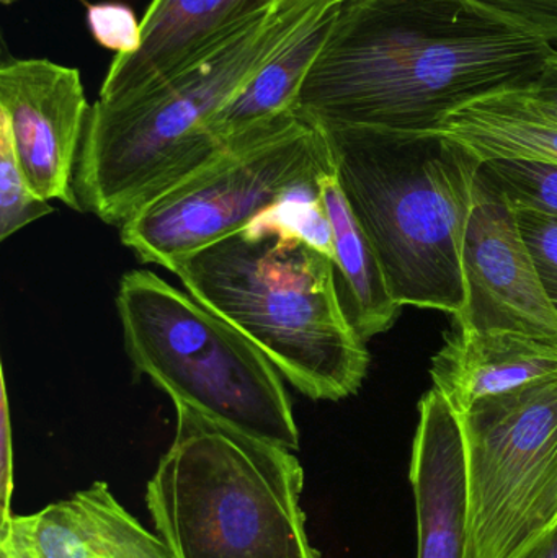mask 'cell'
<instances>
[{"label": "cell", "instance_id": "cell-18", "mask_svg": "<svg viewBox=\"0 0 557 558\" xmlns=\"http://www.w3.org/2000/svg\"><path fill=\"white\" fill-rule=\"evenodd\" d=\"M484 185L499 193L513 211H533L557 219V166L522 159L481 162Z\"/></svg>", "mask_w": 557, "mask_h": 558}, {"label": "cell", "instance_id": "cell-25", "mask_svg": "<svg viewBox=\"0 0 557 558\" xmlns=\"http://www.w3.org/2000/svg\"><path fill=\"white\" fill-rule=\"evenodd\" d=\"M519 558H557V520Z\"/></svg>", "mask_w": 557, "mask_h": 558}, {"label": "cell", "instance_id": "cell-22", "mask_svg": "<svg viewBox=\"0 0 557 558\" xmlns=\"http://www.w3.org/2000/svg\"><path fill=\"white\" fill-rule=\"evenodd\" d=\"M516 215L549 301L557 311V219L533 211Z\"/></svg>", "mask_w": 557, "mask_h": 558}, {"label": "cell", "instance_id": "cell-10", "mask_svg": "<svg viewBox=\"0 0 557 558\" xmlns=\"http://www.w3.org/2000/svg\"><path fill=\"white\" fill-rule=\"evenodd\" d=\"M467 307L457 327L522 333L557 344V311L509 203L480 177L464 242Z\"/></svg>", "mask_w": 557, "mask_h": 558}, {"label": "cell", "instance_id": "cell-14", "mask_svg": "<svg viewBox=\"0 0 557 558\" xmlns=\"http://www.w3.org/2000/svg\"><path fill=\"white\" fill-rule=\"evenodd\" d=\"M431 133L460 144L481 162L522 159L557 166V123L535 107L523 87L476 98L451 111Z\"/></svg>", "mask_w": 557, "mask_h": 558}, {"label": "cell", "instance_id": "cell-17", "mask_svg": "<svg viewBox=\"0 0 557 558\" xmlns=\"http://www.w3.org/2000/svg\"><path fill=\"white\" fill-rule=\"evenodd\" d=\"M88 558H173L167 544L141 526L105 482L68 498Z\"/></svg>", "mask_w": 557, "mask_h": 558}, {"label": "cell", "instance_id": "cell-1", "mask_svg": "<svg viewBox=\"0 0 557 558\" xmlns=\"http://www.w3.org/2000/svg\"><path fill=\"white\" fill-rule=\"evenodd\" d=\"M553 51L476 0H343L296 113L320 128L431 133L476 98L532 84Z\"/></svg>", "mask_w": 557, "mask_h": 558}, {"label": "cell", "instance_id": "cell-12", "mask_svg": "<svg viewBox=\"0 0 557 558\" xmlns=\"http://www.w3.org/2000/svg\"><path fill=\"white\" fill-rule=\"evenodd\" d=\"M417 558H464L467 462L460 415L432 387L419 402L411 471Z\"/></svg>", "mask_w": 557, "mask_h": 558}, {"label": "cell", "instance_id": "cell-20", "mask_svg": "<svg viewBox=\"0 0 557 558\" xmlns=\"http://www.w3.org/2000/svg\"><path fill=\"white\" fill-rule=\"evenodd\" d=\"M55 213L48 199L33 192L16 159L9 128L0 121V241Z\"/></svg>", "mask_w": 557, "mask_h": 558}, {"label": "cell", "instance_id": "cell-11", "mask_svg": "<svg viewBox=\"0 0 557 558\" xmlns=\"http://www.w3.org/2000/svg\"><path fill=\"white\" fill-rule=\"evenodd\" d=\"M281 0H150L141 20L143 41L114 56L98 100H123L195 61L234 29Z\"/></svg>", "mask_w": 557, "mask_h": 558}, {"label": "cell", "instance_id": "cell-7", "mask_svg": "<svg viewBox=\"0 0 557 558\" xmlns=\"http://www.w3.org/2000/svg\"><path fill=\"white\" fill-rule=\"evenodd\" d=\"M332 170L323 128L301 114H287L222 147L124 222L120 239L141 264L172 271L271 209L319 190Z\"/></svg>", "mask_w": 557, "mask_h": 558}, {"label": "cell", "instance_id": "cell-26", "mask_svg": "<svg viewBox=\"0 0 557 558\" xmlns=\"http://www.w3.org/2000/svg\"><path fill=\"white\" fill-rule=\"evenodd\" d=\"M0 547H2V558H33L25 549L16 546V544L7 536H2Z\"/></svg>", "mask_w": 557, "mask_h": 558}, {"label": "cell", "instance_id": "cell-27", "mask_svg": "<svg viewBox=\"0 0 557 558\" xmlns=\"http://www.w3.org/2000/svg\"><path fill=\"white\" fill-rule=\"evenodd\" d=\"M0 2H2L3 5H10V3L16 2V0H0Z\"/></svg>", "mask_w": 557, "mask_h": 558}, {"label": "cell", "instance_id": "cell-13", "mask_svg": "<svg viewBox=\"0 0 557 558\" xmlns=\"http://www.w3.org/2000/svg\"><path fill=\"white\" fill-rule=\"evenodd\" d=\"M437 389L458 413L474 403L557 376V344L522 333L457 327L431 367Z\"/></svg>", "mask_w": 557, "mask_h": 558}, {"label": "cell", "instance_id": "cell-8", "mask_svg": "<svg viewBox=\"0 0 557 558\" xmlns=\"http://www.w3.org/2000/svg\"><path fill=\"white\" fill-rule=\"evenodd\" d=\"M458 415L467 462L464 558H519L557 520V376Z\"/></svg>", "mask_w": 557, "mask_h": 558}, {"label": "cell", "instance_id": "cell-16", "mask_svg": "<svg viewBox=\"0 0 557 558\" xmlns=\"http://www.w3.org/2000/svg\"><path fill=\"white\" fill-rule=\"evenodd\" d=\"M336 9L307 22L209 120L208 133L222 147L287 114L296 113L301 85L319 52Z\"/></svg>", "mask_w": 557, "mask_h": 558}, {"label": "cell", "instance_id": "cell-6", "mask_svg": "<svg viewBox=\"0 0 557 558\" xmlns=\"http://www.w3.org/2000/svg\"><path fill=\"white\" fill-rule=\"evenodd\" d=\"M117 311L131 363L173 403L288 451L300 449L283 376L238 328L150 270L121 278Z\"/></svg>", "mask_w": 557, "mask_h": 558}, {"label": "cell", "instance_id": "cell-4", "mask_svg": "<svg viewBox=\"0 0 557 558\" xmlns=\"http://www.w3.org/2000/svg\"><path fill=\"white\" fill-rule=\"evenodd\" d=\"M185 291L238 328L311 400L355 396L366 343L343 314L334 260L257 219L175 265Z\"/></svg>", "mask_w": 557, "mask_h": 558}, {"label": "cell", "instance_id": "cell-24", "mask_svg": "<svg viewBox=\"0 0 557 558\" xmlns=\"http://www.w3.org/2000/svg\"><path fill=\"white\" fill-rule=\"evenodd\" d=\"M526 95L530 100L535 104L542 113L546 117L552 118L557 123V49L552 52L548 59H546L545 65H543L542 72L538 77L526 85Z\"/></svg>", "mask_w": 557, "mask_h": 558}, {"label": "cell", "instance_id": "cell-5", "mask_svg": "<svg viewBox=\"0 0 557 558\" xmlns=\"http://www.w3.org/2000/svg\"><path fill=\"white\" fill-rule=\"evenodd\" d=\"M173 405L175 436L146 488L173 558H320L307 539L293 451Z\"/></svg>", "mask_w": 557, "mask_h": 558}, {"label": "cell", "instance_id": "cell-3", "mask_svg": "<svg viewBox=\"0 0 557 558\" xmlns=\"http://www.w3.org/2000/svg\"><path fill=\"white\" fill-rule=\"evenodd\" d=\"M323 131L337 179L395 301L445 312L457 322L468 301L464 242L481 160L432 133Z\"/></svg>", "mask_w": 557, "mask_h": 558}, {"label": "cell", "instance_id": "cell-9", "mask_svg": "<svg viewBox=\"0 0 557 558\" xmlns=\"http://www.w3.org/2000/svg\"><path fill=\"white\" fill-rule=\"evenodd\" d=\"M90 108L78 69L45 58L12 59L0 68V121L29 186L75 211H82L74 175Z\"/></svg>", "mask_w": 557, "mask_h": 558}, {"label": "cell", "instance_id": "cell-19", "mask_svg": "<svg viewBox=\"0 0 557 558\" xmlns=\"http://www.w3.org/2000/svg\"><path fill=\"white\" fill-rule=\"evenodd\" d=\"M2 536L10 537L33 558H88L69 500L48 505L29 517L5 518Z\"/></svg>", "mask_w": 557, "mask_h": 558}, {"label": "cell", "instance_id": "cell-23", "mask_svg": "<svg viewBox=\"0 0 557 558\" xmlns=\"http://www.w3.org/2000/svg\"><path fill=\"white\" fill-rule=\"evenodd\" d=\"M513 25L556 45L557 0H476Z\"/></svg>", "mask_w": 557, "mask_h": 558}, {"label": "cell", "instance_id": "cell-21", "mask_svg": "<svg viewBox=\"0 0 557 558\" xmlns=\"http://www.w3.org/2000/svg\"><path fill=\"white\" fill-rule=\"evenodd\" d=\"M92 38L114 56L133 54L143 41L141 20L121 2H100L88 7L85 15Z\"/></svg>", "mask_w": 557, "mask_h": 558}, {"label": "cell", "instance_id": "cell-2", "mask_svg": "<svg viewBox=\"0 0 557 558\" xmlns=\"http://www.w3.org/2000/svg\"><path fill=\"white\" fill-rule=\"evenodd\" d=\"M343 0H281L169 77L88 113L74 192L82 211L121 228L205 166L208 123L307 22Z\"/></svg>", "mask_w": 557, "mask_h": 558}, {"label": "cell", "instance_id": "cell-15", "mask_svg": "<svg viewBox=\"0 0 557 558\" xmlns=\"http://www.w3.org/2000/svg\"><path fill=\"white\" fill-rule=\"evenodd\" d=\"M323 198L334 234V274L347 320L363 341L385 333L402 307L392 298L375 248L353 215L336 166L323 180Z\"/></svg>", "mask_w": 557, "mask_h": 558}]
</instances>
